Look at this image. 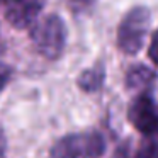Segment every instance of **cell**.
<instances>
[{"label": "cell", "instance_id": "1", "mask_svg": "<svg viewBox=\"0 0 158 158\" xmlns=\"http://www.w3.org/2000/svg\"><path fill=\"white\" fill-rule=\"evenodd\" d=\"M106 139L99 131L73 133L60 138L49 150V158H100Z\"/></svg>", "mask_w": 158, "mask_h": 158}, {"label": "cell", "instance_id": "2", "mask_svg": "<svg viewBox=\"0 0 158 158\" xmlns=\"http://www.w3.org/2000/svg\"><path fill=\"white\" fill-rule=\"evenodd\" d=\"M31 39L39 55L48 60H58L66 44L65 22L55 14L46 15L31 26Z\"/></svg>", "mask_w": 158, "mask_h": 158}, {"label": "cell", "instance_id": "3", "mask_svg": "<svg viewBox=\"0 0 158 158\" xmlns=\"http://www.w3.org/2000/svg\"><path fill=\"white\" fill-rule=\"evenodd\" d=\"M150 27V10L143 5L133 7L117 29V46L126 55H136L141 49Z\"/></svg>", "mask_w": 158, "mask_h": 158}, {"label": "cell", "instance_id": "4", "mask_svg": "<svg viewBox=\"0 0 158 158\" xmlns=\"http://www.w3.org/2000/svg\"><path fill=\"white\" fill-rule=\"evenodd\" d=\"M127 119L134 129L144 136L158 133V104L148 89L141 90L129 104Z\"/></svg>", "mask_w": 158, "mask_h": 158}, {"label": "cell", "instance_id": "5", "mask_svg": "<svg viewBox=\"0 0 158 158\" xmlns=\"http://www.w3.org/2000/svg\"><path fill=\"white\" fill-rule=\"evenodd\" d=\"M46 0H5V19L17 29L31 27L41 14Z\"/></svg>", "mask_w": 158, "mask_h": 158}, {"label": "cell", "instance_id": "6", "mask_svg": "<svg viewBox=\"0 0 158 158\" xmlns=\"http://www.w3.org/2000/svg\"><path fill=\"white\" fill-rule=\"evenodd\" d=\"M156 78V73L144 65H134L126 73V87L127 89H143L146 90Z\"/></svg>", "mask_w": 158, "mask_h": 158}, {"label": "cell", "instance_id": "7", "mask_svg": "<svg viewBox=\"0 0 158 158\" xmlns=\"http://www.w3.org/2000/svg\"><path fill=\"white\" fill-rule=\"evenodd\" d=\"M104 78H106V70H104V65L99 63V65H95V66H92V68H89V70L80 73L77 83H78V87L83 92L92 94V92H97V90L102 89Z\"/></svg>", "mask_w": 158, "mask_h": 158}, {"label": "cell", "instance_id": "8", "mask_svg": "<svg viewBox=\"0 0 158 158\" xmlns=\"http://www.w3.org/2000/svg\"><path fill=\"white\" fill-rule=\"evenodd\" d=\"M136 158H158V133L144 138L136 151Z\"/></svg>", "mask_w": 158, "mask_h": 158}, {"label": "cell", "instance_id": "9", "mask_svg": "<svg viewBox=\"0 0 158 158\" xmlns=\"http://www.w3.org/2000/svg\"><path fill=\"white\" fill-rule=\"evenodd\" d=\"M148 56H150V60L158 66V29L153 34V38H151V44H150V48H148Z\"/></svg>", "mask_w": 158, "mask_h": 158}, {"label": "cell", "instance_id": "10", "mask_svg": "<svg viewBox=\"0 0 158 158\" xmlns=\"http://www.w3.org/2000/svg\"><path fill=\"white\" fill-rule=\"evenodd\" d=\"M9 80H10V70H0V92L5 89V85L9 83Z\"/></svg>", "mask_w": 158, "mask_h": 158}, {"label": "cell", "instance_id": "11", "mask_svg": "<svg viewBox=\"0 0 158 158\" xmlns=\"http://www.w3.org/2000/svg\"><path fill=\"white\" fill-rule=\"evenodd\" d=\"M4 153H5V134L2 126H0V158H4Z\"/></svg>", "mask_w": 158, "mask_h": 158}, {"label": "cell", "instance_id": "12", "mask_svg": "<svg viewBox=\"0 0 158 158\" xmlns=\"http://www.w3.org/2000/svg\"><path fill=\"white\" fill-rule=\"evenodd\" d=\"M90 2H92V0H72V4L75 5V7H87Z\"/></svg>", "mask_w": 158, "mask_h": 158}, {"label": "cell", "instance_id": "13", "mask_svg": "<svg viewBox=\"0 0 158 158\" xmlns=\"http://www.w3.org/2000/svg\"><path fill=\"white\" fill-rule=\"evenodd\" d=\"M4 2H5V0H0V4H4Z\"/></svg>", "mask_w": 158, "mask_h": 158}]
</instances>
